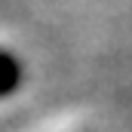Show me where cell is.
Returning a JSON list of instances; mask_svg holds the SVG:
<instances>
[{
    "mask_svg": "<svg viewBox=\"0 0 132 132\" xmlns=\"http://www.w3.org/2000/svg\"><path fill=\"white\" fill-rule=\"evenodd\" d=\"M15 89H22V62L12 49L0 43V101L9 98Z\"/></svg>",
    "mask_w": 132,
    "mask_h": 132,
    "instance_id": "cell-1",
    "label": "cell"
}]
</instances>
